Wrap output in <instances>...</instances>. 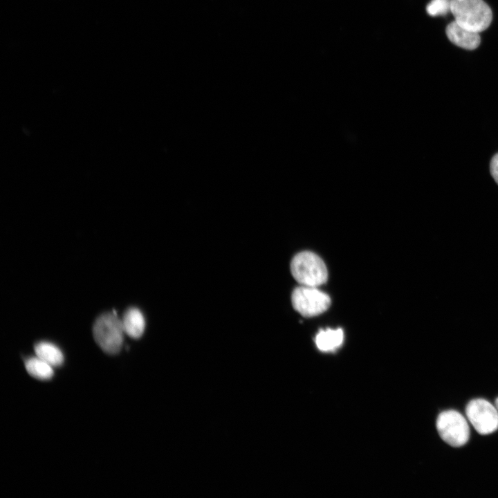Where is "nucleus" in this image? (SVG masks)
Returning <instances> with one entry per match:
<instances>
[{
    "instance_id": "1a4fd4ad",
    "label": "nucleus",
    "mask_w": 498,
    "mask_h": 498,
    "mask_svg": "<svg viewBox=\"0 0 498 498\" xmlns=\"http://www.w3.org/2000/svg\"><path fill=\"white\" fill-rule=\"evenodd\" d=\"M343 339L342 329H321L315 336V344L320 350L331 351L338 349L342 344Z\"/></svg>"
},
{
    "instance_id": "6e6552de",
    "label": "nucleus",
    "mask_w": 498,
    "mask_h": 498,
    "mask_svg": "<svg viewBox=\"0 0 498 498\" xmlns=\"http://www.w3.org/2000/svg\"><path fill=\"white\" fill-rule=\"evenodd\" d=\"M124 333L133 338H140L145 330V321L141 311L136 308H129L122 317Z\"/></svg>"
},
{
    "instance_id": "f03ea898",
    "label": "nucleus",
    "mask_w": 498,
    "mask_h": 498,
    "mask_svg": "<svg viewBox=\"0 0 498 498\" xmlns=\"http://www.w3.org/2000/svg\"><path fill=\"white\" fill-rule=\"evenodd\" d=\"M293 277L303 286L317 287L327 281L325 264L316 254L304 251L297 254L290 263Z\"/></svg>"
},
{
    "instance_id": "0eeeda50",
    "label": "nucleus",
    "mask_w": 498,
    "mask_h": 498,
    "mask_svg": "<svg viewBox=\"0 0 498 498\" xmlns=\"http://www.w3.org/2000/svg\"><path fill=\"white\" fill-rule=\"evenodd\" d=\"M445 33L452 43L466 50L476 49L481 42L479 33L465 28L455 21L447 26Z\"/></svg>"
},
{
    "instance_id": "423d86ee",
    "label": "nucleus",
    "mask_w": 498,
    "mask_h": 498,
    "mask_svg": "<svg viewBox=\"0 0 498 498\" xmlns=\"http://www.w3.org/2000/svg\"><path fill=\"white\" fill-rule=\"evenodd\" d=\"M465 414L474 428L480 434H489L498 429V410L485 399L471 400L466 405Z\"/></svg>"
},
{
    "instance_id": "20e7f679",
    "label": "nucleus",
    "mask_w": 498,
    "mask_h": 498,
    "mask_svg": "<svg viewBox=\"0 0 498 498\" xmlns=\"http://www.w3.org/2000/svg\"><path fill=\"white\" fill-rule=\"evenodd\" d=\"M436 429L442 440L452 447L465 445L470 438L468 424L459 412L447 410L439 414Z\"/></svg>"
},
{
    "instance_id": "7ed1b4c3",
    "label": "nucleus",
    "mask_w": 498,
    "mask_h": 498,
    "mask_svg": "<svg viewBox=\"0 0 498 498\" xmlns=\"http://www.w3.org/2000/svg\"><path fill=\"white\" fill-rule=\"evenodd\" d=\"M93 333L96 343L105 353L116 354L120 351L124 331L122 320L116 313L99 316L94 323Z\"/></svg>"
},
{
    "instance_id": "9b49d317",
    "label": "nucleus",
    "mask_w": 498,
    "mask_h": 498,
    "mask_svg": "<svg viewBox=\"0 0 498 498\" xmlns=\"http://www.w3.org/2000/svg\"><path fill=\"white\" fill-rule=\"evenodd\" d=\"M25 367L27 372L38 380H50L54 375L53 367L37 356L27 359Z\"/></svg>"
},
{
    "instance_id": "f257e3e1",
    "label": "nucleus",
    "mask_w": 498,
    "mask_h": 498,
    "mask_svg": "<svg viewBox=\"0 0 498 498\" xmlns=\"http://www.w3.org/2000/svg\"><path fill=\"white\" fill-rule=\"evenodd\" d=\"M450 12L459 25L479 33L487 29L492 19L491 8L483 0H451Z\"/></svg>"
},
{
    "instance_id": "f8f14e48",
    "label": "nucleus",
    "mask_w": 498,
    "mask_h": 498,
    "mask_svg": "<svg viewBox=\"0 0 498 498\" xmlns=\"http://www.w3.org/2000/svg\"><path fill=\"white\" fill-rule=\"evenodd\" d=\"M451 0H432L426 7L427 12L432 17L443 16L450 12Z\"/></svg>"
},
{
    "instance_id": "39448f33",
    "label": "nucleus",
    "mask_w": 498,
    "mask_h": 498,
    "mask_svg": "<svg viewBox=\"0 0 498 498\" xmlns=\"http://www.w3.org/2000/svg\"><path fill=\"white\" fill-rule=\"evenodd\" d=\"M293 308L305 317H312L326 311L331 304V299L316 287L302 286L296 288L291 296Z\"/></svg>"
},
{
    "instance_id": "ddd939ff",
    "label": "nucleus",
    "mask_w": 498,
    "mask_h": 498,
    "mask_svg": "<svg viewBox=\"0 0 498 498\" xmlns=\"http://www.w3.org/2000/svg\"><path fill=\"white\" fill-rule=\"evenodd\" d=\"M490 170L492 176L498 184V153L492 157L490 161Z\"/></svg>"
},
{
    "instance_id": "4468645a",
    "label": "nucleus",
    "mask_w": 498,
    "mask_h": 498,
    "mask_svg": "<svg viewBox=\"0 0 498 498\" xmlns=\"http://www.w3.org/2000/svg\"><path fill=\"white\" fill-rule=\"evenodd\" d=\"M495 403V407L498 410V398H496Z\"/></svg>"
},
{
    "instance_id": "9d476101",
    "label": "nucleus",
    "mask_w": 498,
    "mask_h": 498,
    "mask_svg": "<svg viewBox=\"0 0 498 498\" xmlns=\"http://www.w3.org/2000/svg\"><path fill=\"white\" fill-rule=\"evenodd\" d=\"M36 356L53 367H59L64 362V355L55 344L49 342H39L35 346Z\"/></svg>"
}]
</instances>
